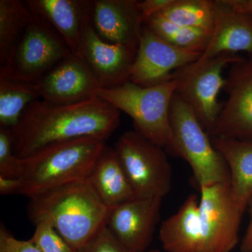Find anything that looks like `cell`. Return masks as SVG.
<instances>
[{"label": "cell", "instance_id": "83f0119b", "mask_svg": "<svg viewBox=\"0 0 252 252\" xmlns=\"http://www.w3.org/2000/svg\"><path fill=\"white\" fill-rule=\"evenodd\" d=\"M0 252H41L30 239L20 240L9 233L4 225L0 228Z\"/></svg>", "mask_w": 252, "mask_h": 252}, {"label": "cell", "instance_id": "9a60e30c", "mask_svg": "<svg viewBox=\"0 0 252 252\" xmlns=\"http://www.w3.org/2000/svg\"><path fill=\"white\" fill-rule=\"evenodd\" d=\"M137 0L91 1L93 25L102 39L137 50L144 23Z\"/></svg>", "mask_w": 252, "mask_h": 252}, {"label": "cell", "instance_id": "7c38bea8", "mask_svg": "<svg viewBox=\"0 0 252 252\" xmlns=\"http://www.w3.org/2000/svg\"><path fill=\"white\" fill-rule=\"evenodd\" d=\"M137 51L102 39L93 25L90 8L81 36V59L85 61L102 88L115 87L130 81Z\"/></svg>", "mask_w": 252, "mask_h": 252}, {"label": "cell", "instance_id": "f1b7e54d", "mask_svg": "<svg viewBox=\"0 0 252 252\" xmlns=\"http://www.w3.org/2000/svg\"><path fill=\"white\" fill-rule=\"evenodd\" d=\"M175 0H144L138 1L137 7L144 25L152 16L161 12L174 2Z\"/></svg>", "mask_w": 252, "mask_h": 252}, {"label": "cell", "instance_id": "5b68a950", "mask_svg": "<svg viewBox=\"0 0 252 252\" xmlns=\"http://www.w3.org/2000/svg\"><path fill=\"white\" fill-rule=\"evenodd\" d=\"M175 92L172 79L149 87L129 81L115 87L101 88L97 97L127 114L135 131L165 149L171 139L170 112Z\"/></svg>", "mask_w": 252, "mask_h": 252}, {"label": "cell", "instance_id": "ba28073f", "mask_svg": "<svg viewBox=\"0 0 252 252\" xmlns=\"http://www.w3.org/2000/svg\"><path fill=\"white\" fill-rule=\"evenodd\" d=\"M33 15L15 48L9 65L0 75L38 82L72 54L59 33L42 18Z\"/></svg>", "mask_w": 252, "mask_h": 252}, {"label": "cell", "instance_id": "603a6c76", "mask_svg": "<svg viewBox=\"0 0 252 252\" xmlns=\"http://www.w3.org/2000/svg\"><path fill=\"white\" fill-rule=\"evenodd\" d=\"M158 14L175 24L212 32L216 3L212 0H175Z\"/></svg>", "mask_w": 252, "mask_h": 252}, {"label": "cell", "instance_id": "ffe728a7", "mask_svg": "<svg viewBox=\"0 0 252 252\" xmlns=\"http://www.w3.org/2000/svg\"><path fill=\"white\" fill-rule=\"evenodd\" d=\"M210 137L212 144L226 162L232 194L242 211L245 212L252 195V140Z\"/></svg>", "mask_w": 252, "mask_h": 252}, {"label": "cell", "instance_id": "484cf974", "mask_svg": "<svg viewBox=\"0 0 252 252\" xmlns=\"http://www.w3.org/2000/svg\"><path fill=\"white\" fill-rule=\"evenodd\" d=\"M20 158L14 153L11 131L0 127V176L18 177Z\"/></svg>", "mask_w": 252, "mask_h": 252}, {"label": "cell", "instance_id": "7a4b0ae2", "mask_svg": "<svg viewBox=\"0 0 252 252\" xmlns=\"http://www.w3.org/2000/svg\"><path fill=\"white\" fill-rule=\"evenodd\" d=\"M109 212L88 180L32 197L28 205L34 225L49 223L77 250L107 225Z\"/></svg>", "mask_w": 252, "mask_h": 252}, {"label": "cell", "instance_id": "3957f363", "mask_svg": "<svg viewBox=\"0 0 252 252\" xmlns=\"http://www.w3.org/2000/svg\"><path fill=\"white\" fill-rule=\"evenodd\" d=\"M105 141L94 137L53 144L20 158L18 195L29 198L73 182L88 180Z\"/></svg>", "mask_w": 252, "mask_h": 252}, {"label": "cell", "instance_id": "52a82bcc", "mask_svg": "<svg viewBox=\"0 0 252 252\" xmlns=\"http://www.w3.org/2000/svg\"><path fill=\"white\" fill-rule=\"evenodd\" d=\"M243 59L240 55L224 53L202 62L195 61L171 75L176 94L191 109L209 135L223 107L218 97L225 84L223 69Z\"/></svg>", "mask_w": 252, "mask_h": 252}, {"label": "cell", "instance_id": "cb8c5ba5", "mask_svg": "<svg viewBox=\"0 0 252 252\" xmlns=\"http://www.w3.org/2000/svg\"><path fill=\"white\" fill-rule=\"evenodd\" d=\"M144 26L172 45L202 54L210 42L212 32L175 24L158 14L147 20Z\"/></svg>", "mask_w": 252, "mask_h": 252}, {"label": "cell", "instance_id": "2e32d148", "mask_svg": "<svg viewBox=\"0 0 252 252\" xmlns=\"http://www.w3.org/2000/svg\"><path fill=\"white\" fill-rule=\"evenodd\" d=\"M215 3L211 38L197 61L202 62L224 53L246 52L252 56V18L235 11L225 0H215Z\"/></svg>", "mask_w": 252, "mask_h": 252}, {"label": "cell", "instance_id": "e0dca14e", "mask_svg": "<svg viewBox=\"0 0 252 252\" xmlns=\"http://www.w3.org/2000/svg\"><path fill=\"white\" fill-rule=\"evenodd\" d=\"M28 7L59 33L71 52L81 59V36L91 1L30 0Z\"/></svg>", "mask_w": 252, "mask_h": 252}, {"label": "cell", "instance_id": "f546056e", "mask_svg": "<svg viewBox=\"0 0 252 252\" xmlns=\"http://www.w3.org/2000/svg\"><path fill=\"white\" fill-rule=\"evenodd\" d=\"M21 182L18 177L0 176V194L1 195H18Z\"/></svg>", "mask_w": 252, "mask_h": 252}, {"label": "cell", "instance_id": "4dcf8cb0", "mask_svg": "<svg viewBox=\"0 0 252 252\" xmlns=\"http://www.w3.org/2000/svg\"><path fill=\"white\" fill-rule=\"evenodd\" d=\"M248 207L250 211V220L240 246L242 252H252V195L249 200Z\"/></svg>", "mask_w": 252, "mask_h": 252}, {"label": "cell", "instance_id": "5bb4252c", "mask_svg": "<svg viewBox=\"0 0 252 252\" xmlns=\"http://www.w3.org/2000/svg\"><path fill=\"white\" fill-rule=\"evenodd\" d=\"M41 99L72 104L97 97L102 88L84 60L71 54L38 81Z\"/></svg>", "mask_w": 252, "mask_h": 252}, {"label": "cell", "instance_id": "7402d4cb", "mask_svg": "<svg viewBox=\"0 0 252 252\" xmlns=\"http://www.w3.org/2000/svg\"><path fill=\"white\" fill-rule=\"evenodd\" d=\"M33 17L27 3L0 0V72L9 65L15 48Z\"/></svg>", "mask_w": 252, "mask_h": 252}, {"label": "cell", "instance_id": "277c9868", "mask_svg": "<svg viewBox=\"0 0 252 252\" xmlns=\"http://www.w3.org/2000/svg\"><path fill=\"white\" fill-rule=\"evenodd\" d=\"M170 121L171 139L165 152L188 162L199 187L230 183L229 169L224 158L193 111L176 93L170 107Z\"/></svg>", "mask_w": 252, "mask_h": 252}, {"label": "cell", "instance_id": "6da1fadb", "mask_svg": "<svg viewBox=\"0 0 252 252\" xmlns=\"http://www.w3.org/2000/svg\"><path fill=\"white\" fill-rule=\"evenodd\" d=\"M120 112L98 97L72 104L37 99L10 130L14 153L23 158L53 144L83 137L106 142L120 125Z\"/></svg>", "mask_w": 252, "mask_h": 252}, {"label": "cell", "instance_id": "d4e9b609", "mask_svg": "<svg viewBox=\"0 0 252 252\" xmlns=\"http://www.w3.org/2000/svg\"><path fill=\"white\" fill-rule=\"evenodd\" d=\"M35 226L31 240L41 252H77L49 223L41 222Z\"/></svg>", "mask_w": 252, "mask_h": 252}, {"label": "cell", "instance_id": "8fae6325", "mask_svg": "<svg viewBox=\"0 0 252 252\" xmlns=\"http://www.w3.org/2000/svg\"><path fill=\"white\" fill-rule=\"evenodd\" d=\"M230 65L223 88L228 99L210 136L252 140V56Z\"/></svg>", "mask_w": 252, "mask_h": 252}, {"label": "cell", "instance_id": "d6986e66", "mask_svg": "<svg viewBox=\"0 0 252 252\" xmlns=\"http://www.w3.org/2000/svg\"><path fill=\"white\" fill-rule=\"evenodd\" d=\"M88 180L109 210L137 198L117 152L112 147H104Z\"/></svg>", "mask_w": 252, "mask_h": 252}, {"label": "cell", "instance_id": "9c48e42d", "mask_svg": "<svg viewBox=\"0 0 252 252\" xmlns=\"http://www.w3.org/2000/svg\"><path fill=\"white\" fill-rule=\"evenodd\" d=\"M199 252H231L238 243L244 212L235 202L230 182L200 187Z\"/></svg>", "mask_w": 252, "mask_h": 252}, {"label": "cell", "instance_id": "ac0fdd59", "mask_svg": "<svg viewBox=\"0 0 252 252\" xmlns=\"http://www.w3.org/2000/svg\"><path fill=\"white\" fill-rule=\"evenodd\" d=\"M158 238L166 252H199L200 197L195 193L189 195L178 211L162 222Z\"/></svg>", "mask_w": 252, "mask_h": 252}, {"label": "cell", "instance_id": "4316f807", "mask_svg": "<svg viewBox=\"0 0 252 252\" xmlns=\"http://www.w3.org/2000/svg\"><path fill=\"white\" fill-rule=\"evenodd\" d=\"M77 252H131L111 232L107 225L99 230Z\"/></svg>", "mask_w": 252, "mask_h": 252}, {"label": "cell", "instance_id": "d6a6232c", "mask_svg": "<svg viewBox=\"0 0 252 252\" xmlns=\"http://www.w3.org/2000/svg\"><path fill=\"white\" fill-rule=\"evenodd\" d=\"M148 252H160V250H150V251H149Z\"/></svg>", "mask_w": 252, "mask_h": 252}, {"label": "cell", "instance_id": "30bf717a", "mask_svg": "<svg viewBox=\"0 0 252 252\" xmlns=\"http://www.w3.org/2000/svg\"><path fill=\"white\" fill-rule=\"evenodd\" d=\"M202 54L172 45L144 25L130 81L144 87L166 82L175 71L195 63Z\"/></svg>", "mask_w": 252, "mask_h": 252}, {"label": "cell", "instance_id": "8992f818", "mask_svg": "<svg viewBox=\"0 0 252 252\" xmlns=\"http://www.w3.org/2000/svg\"><path fill=\"white\" fill-rule=\"evenodd\" d=\"M137 198H161L172 187L171 164L165 149L137 131L124 132L114 147Z\"/></svg>", "mask_w": 252, "mask_h": 252}, {"label": "cell", "instance_id": "44dd1931", "mask_svg": "<svg viewBox=\"0 0 252 252\" xmlns=\"http://www.w3.org/2000/svg\"><path fill=\"white\" fill-rule=\"evenodd\" d=\"M39 99L38 82L0 75V127L14 128L28 107Z\"/></svg>", "mask_w": 252, "mask_h": 252}, {"label": "cell", "instance_id": "4fadbf2b", "mask_svg": "<svg viewBox=\"0 0 252 252\" xmlns=\"http://www.w3.org/2000/svg\"><path fill=\"white\" fill-rule=\"evenodd\" d=\"M162 198H135L111 209L107 226L131 252H145L153 240Z\"/></svg>", "mask_w": 252, "mask_h": 252}, {"label": "cell", "instance_id": "1f68e13d", "mask_svg": "<svg viewBox=\"0 0 252 252\" xmlns=\"http://www.w3.org/2000/svg\"><path fill=\"white\" fill-rule=\"evenodd\" d=\"M232 9L252 18V0H225Z\"/></svg>", "mask_w": 252, "mask_h": 252}]
</instances>
